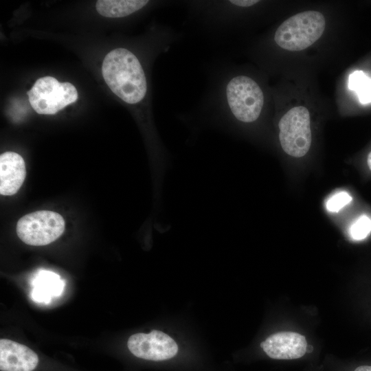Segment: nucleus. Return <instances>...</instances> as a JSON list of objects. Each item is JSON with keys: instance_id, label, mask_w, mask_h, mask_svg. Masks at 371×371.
Segmentation results:
<instances>
[{"instance_id": "nucleus-13", "label": "nucleus", "mask_w": 371, "mask_h": 371, "mask_svg": "<svg viewBox=\"0 0 371 371\" xmlns=\"http://www.w3.org/2000/svg\"><path fill=\"white\" fill-rule=\"evenodd\" d=\"M348 87L357 93L361 104L371 102V78L363 71H355L350 75Z\"/></svg>"}, {"instance_id": "nucleus-15", "label": "nucleus", "mask_w": 371, "mask_h": 371, "mask_svg": "<svg viewBox=\"0 0 371 371\" xmlns=\"http://www.w3.org/2000/svg\"><path fill=\"white\" fill-rule=\"evenodd\" d=\"M351 201L352 197L346 192H338L328 200L326 208L329 212H337Z\"/></svg>"}, {"instance_id": "nucleus-5", "label": "nucleus", "mask_w": 371, "mask_h": 371, "mask_svg": "<svg viewBox=\"0 0 371 371\" xmlns=\"http://www.w3.org/2000/svg\"><path fill=\"white\" fill-rule=\"evenodd\" d=\"M65 230V221L57 212L41 210L21 218L16 234L25 244L33 246L48 245L58 238Z\"/></svg>"}, {"instance_id": "nucleus-11", "label": "nucleus", "mask_w": 371, "mask_h": 371, "mask_svg": "<svg viewBox=\"0 0 371 371\" xmlns=\"http://www.w3.org/2000/svg\"><path fill=\"white\" fill-rule=\"evenodd\" d=\"M32 286V299L38 303L47 304L62 293L65 282L57 273L40 270L34 276Z\"/></svg>"}, {"instance_id": "nucleus-8", "label": "nucleus", "mask_w": 371, "mask_h": 371, "mask_svg": "<svg viewBox=\"0 0 371 371\" xmlns=\"http://www.w3.org/2000/svg\"><path fill=\"white\" fill-rule=\"evenodd\" d=\"M260 346L271 359L292 360L302 357L307 352L308 344L304 335L282 331L269 336L261 342Z\"/></svg>"}, {"instance_id": "nucleus-14", "label": "nucleus", "mask_w": 371, "mask_h": 371, "mask_svg": "<svg viewBox=\"0 0 371 371\" xmlns=\"http://www.w3.org/2000/svg\"><path fill=\"white\" fill-rule=\"evenodd\" d=\"M371 232V219L366 215L359 216L351 225L350 235L353 240L366 238Z\"/></svg>"}, {"instance_id": "nucleus-17", "label": "nucleus", "mask_w": 371, "mask_h": 371, "mask_svg": "<svg viewBox=\"0 0 371 371\" xmlns=\"http://www.w3.org/2000/svg\"><path fill=\"white\" fill-rule=\"evenodd\" d=\"M367 161H368V166L370 170H371V151L368 154Z\"/></svg>"}, {"instance_id": "nucleus-1", "label": "nucleus", "mask_w": 371, "mask_h": 371, "mask_svg": "<svg viewBox=\"0 0 371 371\" xmlns=\"http://www.w3.org/2000/svg\"><path fill=\"white\" fill-rule=\"evenodd\" d=\"M265 104L260 85L245 74H234L224 61L216 63L208 74L206 89L197 108L221 120L228 117L241 123L256 122Z\"/></svg>"}, {"instance_id": "nucleus-9", "label": "nucleus", "mask_w": 371, "mask_h": 371, "mask_svg": "<svg viewBox=\"0 0 371 371\" xmlns=\"http://www.w3.org/2000/svg\"><path fill=\"white\" fill-rule=\"evenodd\" d=\"M38 363V355L27 346L10 339L0 340L1 371H33Z\"/></svg>"}, {"instance_id": "nucleus-3", "label": "nucleus", "mask_w": 371, "mask_h": 371, "mask_svg": "<svg viewBox=\"0 0 371 371\" xmlns=\"http://www.w3.org/2000/svg\"><path fill=\"white\" fill-rule=\"evenodd\" d=\"M325 24L324 16L319 12L310 10L296 14L280 25L274 41L289 51L303 50L321 37Z\"/></svg>"}, {"instance_id": "nucleus-10", "label": "nucleus", "mask_w": 371, "mask_h": 371, "mask_svg": "<svg viewBox=\"0 0 371 371\" xmlns=\"http://www.w3.org/2000/svg\"><path fill=\"white\" fill-rule=\"evenodd\" d=\"M26 175L23 157L14 152H5L0 156V194L11 196L22 186Z\"/></svg>"}, {"instance_id": "nucleus-4", "label": "nucleus", "mask_w": 371, "mask_h": 371, "mask_svg": "<svg viewBox=\"0 0 371 371\" xmlns=\"http://www.w3.org/2000/svg\"><path fill=\"white\" fill-rule=\"evenodd\" d=\"M27 94L33 109L45 115L55 114L78 99L74 85L52 76L38 78Z\"/></svg>"}, {"instance_id": "nucleus-16", "label": "nucleus", "mask_w": 371, "mask_h": 371, "mask_svg": "<svg viewBox=\"0 0 371 371\" xmlns=\"http://www.w3.org/2000/svg\"><path fill=\"white\" fill-rule=\"evenodd\" d=\"M354 371H371V366H360L357 367Z\"/></svg>"}, {"instance_id": "nucleus-7", "label": "nucleus", "mask_w": 371, "mask_h": 371, "mask_svg": "<svg viewBox=\"0 0 371 371\" xmlns=\"http://www.w3.org/2000/svg\"><path fill=\"white\" fill-rule=\"evenodd\" d=\"M129 351L135 357L154 361L174 357L178 352L176 341L166 333L153 330L149 333L132 335L127 341Z\"/></svg>"}, {"instance_id": "nucleus-18", "label": "nucleus", "mask_w": 371, "mask_h": 371, "mask_svg": "<svg viewBox=\"0 0 371 371\" xmlns=\"http://www.w3.org/2000/svg\"><path fill=\"white\" fill-rule=\"evenodd\" d=\"M313 346H310V345H308L307 349H306L307 353L311 352L313 351Z\"/></svg>"}, {"instance_id": "nucleus-2", "label": "nucleus", "mask_w": 371, "mask_h": 371, "mask_svg": "<svg viewBox=\"0 0 371 371\" xmlns=\"http://www.w3.org/2000/svg\"><path fill=\"white\" fill-rule=\"evenodd\" d=\"M102 73L112 92L129 105L142 104L146 98L148 81L139 58L125 47L109 52L104 58Z\"/></svg>"}, {"instance_id": "nucleus-12", "label": "nucleus", "mask_w": 371, "mask_h": 371, "mask_svg": "<svg viewBox=\"0 0 371 371\" xmlns=\"http://www.w3.org/2000/svg\"><path fill=\"white\" fill-rule=\"evenodd\" d=\"M148 3L147 0H98L95 7L102 16L123 18L137 12Z\"/></svg>"}, {"instance_id": "nucleus-6", "label": "nucleus", "mask_w": 371, "mask_h": 371, "mask_svg": "<svg viewBox=\"0 0 371 371\" xmlns=\"http://www.w3.org/2000/svg\"><path fill=\"white\" fill-rule=\"evenodd\" d=\"M278 126L283 150L292 157L304 156L311 144L310 114L307 109L301 106L292 108L282 117Z\"/></svg>"}]
</instances>
